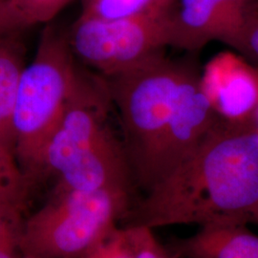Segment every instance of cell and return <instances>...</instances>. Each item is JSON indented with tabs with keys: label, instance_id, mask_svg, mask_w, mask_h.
Segmentation results:
<instances>
[{
	"label": "cell",
	"instance_id": "5",
	"mask_svg": "<svg viewBox=\"0 0 258 258\" xmlns=\"http://www.w3.org/2000/svg\"><path fill=\"white\" fill-rule=\"evenodd\" d=\"M136 201L133 191L51 189L46 203L25 218L22 255L39 258H83L120 220Z\"/></svg>",
	"mask_w": 258,
	"mask_h": 258
},
{
	"label": "cell",
	"instance_id": "8",
	"mask_svg": "<svg viewBox=\"0 0 258 258\" xmlns=\"http://www.w3.org/2000/svg\"><path fill=\"white\" fill-rule=\"evenodd\" d=\"M256 0H176L169 47L198 51L212 40L232 48Z\"/></svg>",
	"mask_w": 258,
	"mask_h": 258
},
{
	"label": "cell",
	"instance_id": "10",
	"mask_svg": "<svg viewBox=\"0 0 258 258\" xmlns=\"http://www.w3.org/2000/svg\"><path fill=\"white\" fill-rule=\"evenodd\" d=\"M166 249L174 258H258V235L247 224L214 223L172 240Z\"/></svg>",
	"mask_w": 258,
	"mask_h": 258
},
{
	"label": "cell",
	"instance_id": "19",
	"mask_svg": "<svg viewBox=\"0 0 258 258\" xmlns=\"http://www.w3.org/2000/svg\"><path fill=\"white\" fill-rule=\"evenodd\" d=\"M21 33L16 27L10 14L7 0H0V38Z\"/></svg>",
	"mask_w": 258,
	"mask_h": 258
},
{
	"label": "cell",
	"instance_id": "3",
	"mask_svg": "<svg viewBox=\"0 0 258 258\" xmlns=\"http://www.w3.org/2000/svg\"><path fill=\"white\" fill-rule=\"evenodd\" d=\"M80 73L66 35L45 29L34 59L21 75L12 115L16 158L36 187L42 182L44 148L74 94Z\"/></svg>",
	"mask_w": 258,
	"mask_h": 258
},
{
	"label": "cell",
	"instance_id": "9",
	"mask_svg": "<svg viewBox=\"0 0 258 258\" xmlns=\"http://www.w3.org/2000/svg\"><path fill=\"white\" fill-rule=\"evenodd\" d=\"M199 83L218 119L249 123L258 107V69L241 55L222 52L205 65Z\"/></svg>",
	"mask_w": 258,
	"mask_h": 258
},
{
	"label": "cell",
	"instance_id": "13",
	"mask_svg": "<svg viewBox=\"0 0 258 258\" xmlns=\"http://www.w3.org/2000/svg\"><path fill=\"white\" fill-rule=\"evenodd\" d=\"M35 188L20 169L16 156L0 147V203L16 204L27 209Z\"/></svg>",
	"mask_w": 258,
	"mask_h": 258
},
{
	"label": "cell",
	"instance_id": "17",
	"mask_svg": "<svg viewBox=\"0 0 258 258\" xmlns=\"http://www.w3.org/2000/svg\"><path fill=\"white\" fill-rule=\"evenodd\" d=\"M134 250L132 258H174L155 237L154 230L146 227H132Z\"/></svg>",
	"mask_w": 258,
	"mask_h": 258
},
{
	"label": "cell",
	"instance_id": "6",
	"mask_svg": "<svg viewBox=\"0 0 258 258\" xmlns=\"http://www.w3.org/2000/svg\"><path fill=\"white\" fill-rule=\"evenodd\" d=\"M173 8L114 20L80 16L67 41L74 56L101 77L120 74L164 54L169 46Z\"/></svg>",
	"mask_w": 258,
	"mask_h": 258
},
{
	"label": "cell",
	"instance_id": "23",
	"mask_svg": "<svg viewBox=\"0 0 258 258\" xmlns=\"http://www.w3.org/2000/svg\"><path fill=\"white\" fill-rule=\"evenodd\" d=\"M21 258H39V257H36V256H31V255H22V256H21Z\"/></svg>",
	"mask_w": 258,
	"mask_h": 258
},
{
	"label": "cell",
	"instance_id": "11",
	"mask_svg": "<svg viewBox=\"0 0 258 258\" xmlns=\"http://www.w3.org/2000/svg\"><path fill=\"white\" fill-rule=\"evenodd\" d=\"M19 35L16 33L0 38V113L11 127L20 78L26 66L25 47Z\"/></svg>",
	"mask_w": 258,
	"mask_h": 258
},
{
	"label": "cell",
	"instance_id": "1",
	"mask_svg": "<svg viewBox=\"0 0 258 258\" xmlns=\"http://www.w3.org/2000/svg\"><path fill=\"white\" fill-rule=\"evenodd\" d=\"M258 212V131L218 120L199 147L133 205L126 225L253 223Z\"/></svg>",
	"mask_w": 258,
	"mask_h": 258
},
{
	"label": "cell",
	"instance_id": "14",
	"mask_svg": "<svg viewBox=\"0 0 258 258\" xmlns=\"http://www.w3.org/2000/svg\"><path fill=\"white\" fill-rule=\"evenodd\" d=\"M72 0H7L10 14L19 32L52 21Z\"/></svg>",
	"mask_w": 258,
	"mask_h": 258
},
{
	"label": "cell",
	"instance_id": "20",
	"mask_svg": "<svg viewBox=\"0 0 258 258\" xmlns=\"http://www.w3.org/2000/svg\"><path fill=\"white\" fill-rule=\"evenodd\" d=\"M0 147L6 149L16 156L15 136L9 123L0 113Z\"/></svg>",
	"mask_w": 258,
	"mask_h": 258
},
{
	"label": "cell",
	"instance_id": "12",
	"mask_svg": "<svg viewBox=\"0 0 258 258\" xmlns=\"http://www.w3.org/2000/svg\"><path fill=\"white\" fill-rule=\"evenodd\" d=\"M176 0H83L81 17L114 20L172 9Z\"/></svg>",
	"mask_w": 258,
	"mask_h": 258
},
{
	"label": "cell",
	"instance_id": "16",
	"mask_svg": "<svg viewBox=\"0 0 258 258\" xmlns=\"http://www.w3.org/2000/svg\"><path fill=\"white\" fill-rule=\"evenodd\" d=\"M133 250V229L117 227L83 258H132Z\"/></svg>",
	"mask_w": 258,
	"mask_h": 258
},
{
	"label": "cell",
	"instance_id": "21",
	"mask_svg": "<svg viewBox=\"0 0 258 258\" xmlns=\"http://www.w3.org/2000/svg\"><path fill=\"white\" fill-rule=\"evenodd\" d=\"M249 123L258 131V107L257 109L254 112V114H253V116L251 118V120L249 121Z\"/></svg>",
	"mask_w": 258,
	"mask_h": 258
},
{
	"label": "cell",
	"instance_id": "2",
	"mask_svg": "<svg viewBox=\"0 0 258 258\" xmlns=\"http://www.w3.org/2000/svg\"><path fill=\"white\" fill-rule=\"evenodd\" d=\"M110 103L101 77L80 73L74 94L42 155L41 180L53 177V189H133L122 141L108 124Z\"/></svg>",
	"mask_w": 258,
	"mask_h": 258
},
{
	"label": "cell",
	"instance_id": "22",
	"mask_svg": "<svg viewBox=\"0 0 258 258\" xmlns=\"http://www.w3.org/2000/svg\"><path fill=\"white\" fill-rule=\"evenodd\" d=\"M253 223H256L258 224V212L256 213V215L254 216V219H253Z\"/></svg>",
	"mask_w": 258,
	"mask_h": 258
},
{
	"label": "cell",
	"instance_id": "15",
	"mask_svg": "<svg viewBox=\"0 0 258 258\" xmlns=\"http://www.w3.org/2000/svg\"><path fill=\"white\" fill-rule=\"evenodd\" d=\"M27 209L12 203H0V258H21V236Z\"/></svg>",
	"mask_w": 258,
	"mask_h": 258
},
{
	"label": "cell",
	"instance_id": "18",
	"mask_svg": "<svg viewBox=\"0 0 258 258\" xmlns=\"http://www.w3.org/2000/svg\"><path fill=\"white\" fill-rule=\"evenodd\" d=\"M232 48L258 61V11L252 13L245 21Z\"/></svg>",
	"mask_w": 258,
	"mask_h": 258
},
{
	"label": "cell",
	"instance_id": "4",
	"mask_svg": "<svg viewBox=\"0 0 258 258\" xmlns=\"http://www.w3.org/2000/svg\"><path fill=\"white\" fill-rule=\"evenodd\" d=\"M194 67L163 54L120 74L102 77L119 113L122 144L134 183L141 189L172 118L182 84Z\"/></svg>",
	"mask_w": 258,
	"mask_h": 258
},
{
	"label": "cell",
	"instance_id": "7",
	"mask_svg": "<svg viewBox=\"0 0 258 258\" xmlns=\"http://www.w3.org/2000/svg\"><path fill=\"white\" fill-rule=\"evenodd\" d=\"M199 77L194 66L184 80L143 186L145 194L190 156L219 120L200 87Z\"/></svg>",
	"mask_w": 258,
	"mask_h": 258
}]
</instances>
